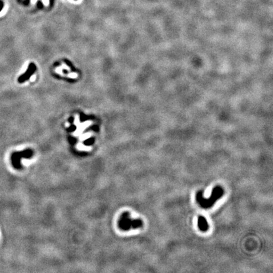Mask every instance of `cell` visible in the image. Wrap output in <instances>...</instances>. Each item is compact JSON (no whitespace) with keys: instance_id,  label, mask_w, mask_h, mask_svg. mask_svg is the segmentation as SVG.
Wrapping results in <instances>:
<instances>
[{"instance_id":"cell-5","label":"cell","mask_w":273,"mask_h":273,"mask_svg":"<svg viewBox=\"0 0 273 273\" xmlns=\"http://www.w3.org/2000/svg\"><path fill=\"white\" fill-rule=\"evenodd\" d=\"M3 3H2V1H0V11H1V10H2V8H3Z\"/></svg>"},{"instance_id":"cell-3","label":"cell","mask_w":273,"mask_h":273,"mask_svg":"<svg viewBox=\"0 0 273 273\" xmlns=\"http://www.w3.org/2000/svg\"><path fill=\"white\" fill-rule=\"evenodd\" d=\"M35 70H36V66H35L34 64H30V65H29V68L27 70V71L26 72L24 73V74L22 75L21 77H19V82H20V83H22V82H23L25 80L28 79L29 77H30V76L32 74V73H34Z\"/></svg>"},{"instance_id":"cell-4","label":"cell","mask_w":273,"mask_h":273,"mask_svg":"<svg viewBox=\"0 0 273 273\" xmlns=\"http://www.w3.org/2000/svg\"><path fill=\"white\" fill-rule=\"evenodd\" d=\"M198 227L202 231H206L209 229V225L204 216H200L198 218Z\"/></svg>"},{"instance_id":"cell-1","label":"cell","mask_w":273,"mask_h":273,"mask_svg":"<svg viewBox=\"0 0 273 273\" xmlns=\"http://www.w3.org/2000/svg\"><path fill=\"white\" fill-rule=\"evenodd\" d=\"M212 192V194L209 199L203 198V194L202 192H199L197 193V201L203 208H209L213 205L215 202L221 198V197L224 194V190L220 186H218L214 188Z\"/></svg>"},{"instance_id":"cell-2","label":"cell","mask_w":273,"mask_h":273,"mask_svg":"<svg viewBox=\"0 0 273 273\" xmlns=\"http://www.w3.org/2000/svg\"><path fill=\"white\" fill-rule=\"evenodd\" d=\"M142 221L140 219H133L130 218V214L125 212L122 214L118 221V226L122 230L127 231L130 229H137L142 227Z\"/></svg>"}]
</instances>
